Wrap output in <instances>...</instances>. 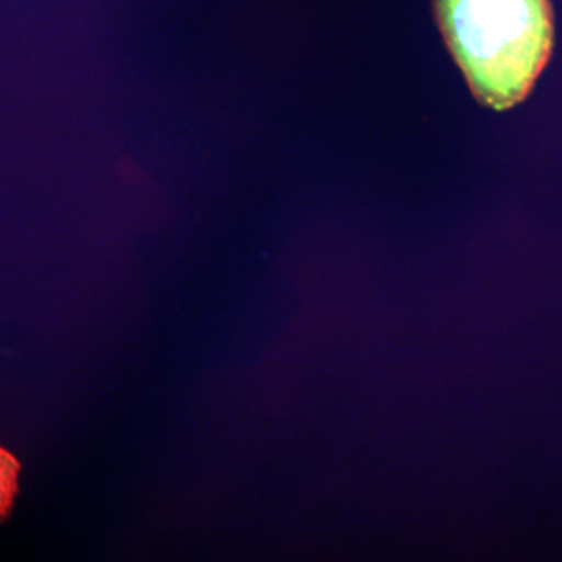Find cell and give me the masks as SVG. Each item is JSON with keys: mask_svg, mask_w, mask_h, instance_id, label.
<instances>
[{"mask_svg": "<svg viewBox=\"0 0 562 562\" xmlns=\"http://www.w3.org/2000/svg\"><path fill=\"white\" fill-rule=\"evenodd\" d=\"M21 462L0 447V524L9 519L20 492Z\"/></svg>", "mask_w": 562, "mask_h": 562, "instance_id": "2", "label": "cell"}, {"mask_svg": "<svg viewBox=\"0 0 562 562\" xmlns=\"http://www.w3.org/2000/svg\"><path fill=\"white\" fill-rule=\"evenodd\" d=\"M447 46L483 105L522 102L549 60V0H432Z\"/></svg>", "mask_w": 562, "mask_h": 562, "instance_id": "1", "label": "cell"}]
</instances>
